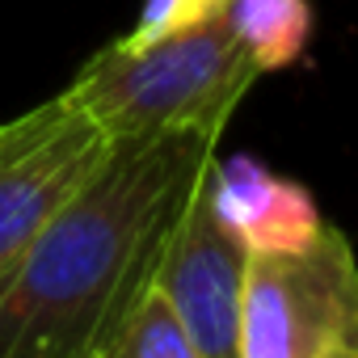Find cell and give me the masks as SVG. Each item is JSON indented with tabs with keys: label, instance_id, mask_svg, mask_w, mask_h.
Segmentation results:
<instances>
[{
	"label": "cell",
	"instance_id": "1",
	"mask_svg": "<svg viewBox=\"0 0 358 358\" xmlns=\"http://www.w3.org/2000/svg\"><path fill=\"white\" fill-rule=\"evenodd\" d=\"M215 135L110 139L106 160L0 282V358L97 354L152 287Z\"/></svg>",
	"mask_w": 358,
	"mask_h": 358
},
{
	"label": "cell",
	"instance_id": "2",
	"mask_svg": "<svg viewBox=\"0 0 358 358\" xmlns=\"http://www.w3.org/2000/svg\"><path fill=\"white\" fill-rule=\"evenodd\" d=\"M257 76L228 13H215L148 47H122L114 38L80 64L68 93L110 139L177 131L220 139Z\"/></svg>",
	"mask_w": 358,
	"mask_h": 358
},
{
	"label": "cell",
	"instance_id": "3",
	"mask_svg": "<svg viewBox=\"0 0 358 358\" xmlns=\"http://www.w3.org/2000/svg\"><path fill=\"white\" fill-rule=\"evenodd\" d=\"M241 358H358V257L341 228L299 253H249Z\"/></svg>",
	"mask_w": 358,
	"mask_h": 358
},
{
	"label": "cell",
	"instance_id": "4",
	"mask_svg": "<svg viewBox=\"0 0 358 358\" xmlns=\"http://www.w3.org/2000/svg\"><path fill=\"white\" fill-rule=\"evenodd\" d=\"M110 135L64 89L0 122V282L106 160Z\"/></svg>",
	"mask_w": 358,
	"mask_h": 358
},
{
	"label": "cell",
	"instance_id": "5",
	"mask_svg": "<svg viewBox=\"0 0 358 358\" xmlns=\"http://www.w3.org/2000/svg\"><path fill=\"white\" fill-rule=\"evenodd\" d=\"M211 169V164H207ZM249 249L220 224L207 199V173L194 186L186 211L177 215L152 287L164 295L173 316L203 358H241V291Z\"/></svg>",
	"mask_w": 358,
	"mask_h": 358
},
{
	"label": "cell",
	"instance_id": "6",
	"mask_svg": "<svg viewBox=\"0 0 358 358\" xmlns=\"http://www.w3.org/2000/svg\"><path fill=\"white\" fill-rule=\"evenodd\" d=\"M207 199L249 253H299L324 232L308 186L266 169L257 156H215L207 169Z\"/></svg>",
	"mask_w": 358,
	"mask_h": 358
},
{
	"label": "cell",
	"instance_id": "7",
	"mask_svg": "<svg viewBox=\"0 0 358 358\" xmlns=\"http://www.w3.org/2000/svg\"><path fill=\"white\" fill-rule=\"evenodd\" d=\"M228 22L257 72L291 68L308 51V38H312L308 0H232Z\"/></svg>",
	"mask_w": 358,
	"mask_h": 358
},
{
	"label": "cell",
	"instance_id": "8",
	"mask_svg": "<svg viewBox=\"0 0 358 358\" xmlns=\"http://www.w3.org/2000/svg\"><path fill=\"white\" fill-rule=\"evenodd\" d=\"M101 358H203V354L186 337L164 295L148 287L139 303L127 312V320L114 329V337L101 345Z\"/></svg>",
	"mask_w": 358,
	"mask_h": 358
},
{
	"label": "cell",
	"instance_id": "9",
	"mask_svg": "<svg viewBox=\"0 0 358 358\" xmlns=\"http://www.w3.org/2000/svg\"><path fill=\"white\" fill-rule=\"evenodd\" d=\"M232 0H143L139 9V22L131 34H122L118 43L122 47H148L156 38H169L177 30H190L215 13H228Z\"/></svg>",
	"mask_w": 358,
	"mask_h": 358
},
{
	"label": "cell",
	"instance_id": "10",
	"mask_svg": "<svg viewBox=\"0 0 358 358\" xmlns=\"http://www.w3.org/2000/svg\"><path fill=\"white\" fill-rule=\"evenodd\" d=\"M85 358H101V350H97V354H85Z\"/></svg>",
	"mask_w": 358,
	"mask_h": 358
}]
</instances>
